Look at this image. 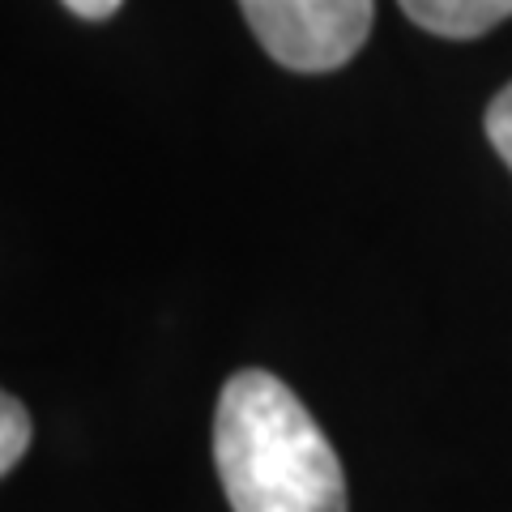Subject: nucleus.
I'll return each mask as SVG.
<instances>
[{
	"instance_id": "f03ea898",
	"label": "nucleus",
	"mask_w": 512,
	"mask_h": 512,
	"mask_svg": "<svg viewBox=\"0 0 512 512\" xmlns=\"http://www.w3.org/2000/svg\"><path fill=\"white\" fill-rule=\"evenodd\" d=\"M256 43L282 69L333 73L359 56L372 30V0H239Z\"/></svg>"
},
{
	"instance_id": "7ed1b4c3",
	"label": "nucleus",
	"mask_w": 512,
	"mask_h": 512,
	"mask_svg": "<svg viewBox=\"0 0 512 512\" xmlns=\"http://www.w3.org/2000/svg\"><path fill=\"white\" fill-rule=\"evenodd\" d=\"M402 13L440 39H478L512 18V0H397Z\"/></svg>"
},
{
	"instance_id": "39448f33",
	"label": "nucleus",
	"mask_w": 512,
	"mask_h": 512,
	"mask_svg": "<svg viewBox=\"0 0 512 512\" xmlns=\"http://www.w3.org/2000/svg\"><path fill=\"white\" fill-rule=\"evenodd\" d=\"M487 141L512 171V82L495 94L491 107H487Z\"/></svg>"
},
{
	"instance_id": "20e7f679",
	"label": "nucleus",
	"mask_w": 512,
	"mask_h": 512,
	"mask_svg": "<svg viewBox=\"0 0 512 512\" xmlns=\"http://www.w3.org/2000/svg\"><path fill=\"white\" fill-rule=\"evenodd\" d=\"M30 448V414L18 397H5L0 402V470H13L26 457Z\"/></svg>"
},
{
	"instance_id": "423d86ee",
	"label": "nucleus",
	"mask_w": 512,
	"mask_h": 512,
	"mask_svg": "<svg viewBox=\"0 0 512 512\" xmlns=\"http://www.w3.org/2000/svg\"><path fill=\"white\" fill-rule=\"evenodd\" d=\"M120 5L124 0H64V9L77 13V18H86V22H107Z\"/></svg>"
},
{
	"instance_id": "f257e3e1",
	"label": "nucleus",
	"mask_w": 512,
	"mask_h": 512,
	"mask_svg": "<svg viewBox=\"0 0 512 512\" xmlns=\"http://www.w3.org/2000/svg\"><path fill=\"white\" fill-rule=\"evenodd\" d=\"M214 461L235 512H346L333 444L299 397L261 367L222 384Z\"/></svg>"
}]
</instances>
